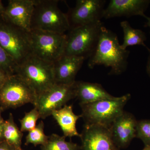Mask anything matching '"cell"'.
Listing matches in <instances>:
<instances>
[{
    "instance_id": "obj_1",
    "label": "cell",
    "mask_w": 150,
    "mask_h": 150,
    "mask_svg": "<svg viewBox=\"0 0 150 150\" xmlns=\"http://www.w3.org/2000/svg\"><path fill=\"white\" fill-rule=\"evenodd\" d=\"M129 54L130 51L121 48L116 34L103 25L88 66L93 69L103 65L110 68L109 75H121L127 69Z\"/></svg>"
},
{
    "instance_id": "obj_2",
    "label": "cell",
    "mask_w": 150,
    "mask_h": 150,
    "mask_svg": "<svg viewBox=\"0 0 150 150\" xmlns=\"http://www.w3.org/2000/svg\"><path fill=\"white\" fill-rule=\"evenodd\" d=\"M31 30L65 34L70 28L67 14L58 7L57 0H34Z\"/></svg>"
},
{
    "instance_id": "obj_3",
    "label": "cell",
    "mask_w": 150,
    "mask_h": 150,
    "mask_svg": "<svg viewBox=\"0 0 150 150\" xmlns=\"http://www.w3.org/2000/svg\"><path fill=\"white\" fill-rule=\"evenodd\" d=\"M0 46L18 66L33 55L30 31L0 19Z\"/></svg>"
},
{
    "instance_id": "obj_4",
    "label": "cell",
    "mask_w": 150,
    "mask_h": 150,
    "mask_svg": "<svg viewBox=\"0 0 150 150\" xmlns=\"http://www.w3.org/2000/svg\"><path fill=\"white\" fill-rule=\"evenodd\" d=\"M131 97V94L128 93L115 99L80 105L81 116L85 124H98L109 128L124 111V108Z\"/></svg>"
},
{
    "instance_id": "obj_5",
    "label": "cell",
    "mask_w": 150,
    "mask_h": 150,
    "mask_svg": "<svg viewBox=\"0 0 150 150\" xmlns=\"http://www.w3.org/2000/svg\"><path fill=\"white\" fill-rule=\"evenodd\" d=\"M103 24L101 21L71 28L66 34L63 56H73L86 59L91 56L98 41Z\"/></svg>"
},
{
    "instance_id": "obj_6",
    "label": "cell",
    "mask_w": 150,
    "mask_h": 150,
    "mask_svg": "<svg viewBox=\"0 0 150 150\" xmlns=\"http://www.w3.org/2000/svg\"><path fill=\"white\" fill-rule=\"evenodd\" d=\"M16 74L29 84L37 96L56 83L54 64L41 60L33 54L18 66Z\"/></svg>"
},
{
    "instance_id": "obj_7",
    "label": "cell",
    "mask_w": 150,
    "mask_h": 150,
    "mask_svg": "<svg viewBox=\"0 0 150 150\" xmlns=\"http://www.w3.org/2000/svg\"><path fill=\"white\" fill-rule=\"evenodd\" d=\"M37 97L35 91L18 74L9 76L0 88V106L5 110L29 103L34 105Z\"/></svg>"
},
{
    "instance_id": "obj_8",
    "label": "cell",
    "mask_w": 150,
    "mask_h": 150,
    "mask_svg": "<svg viewBox=\"0 0 150 150\" xmlns=\"http://www.w3.org/2000/svg\"><path fill=\"white\" fill-rule=\"evenodd\" d=\"M30 34L33 54L38 58L54 64L64 55L66 34L31 30Z\"/></svg>"
},
{
    "instance_id": "obj_9",
    "label": "cell",
    "mask_w": 150,
    "mask_h": 150,
    "mask_svg": "<svg viewBox=\"0 0 150 150\" xmlns=\"http://www.w3.org/2000/svg\"><path fill=\"white\" fill-rule=\"evenodd\" d=\"M75 82L71 84L56 83L37 96L34 105L38 110L40 118L44 119L51 115L54 111L62 108L76 98Z\"/></svg>"
},
{
    "instance_id": "obj_10",
    "label": "cell",
    "mask_w": 150,
    "mask_h": 150,
    "mask_svg": "<svg viewBox=\"0 0 150 150\" xmlns=\"http://www.w3.org/2000/svg\"><path fill=\"white\" fill-rule=\"evenodd\" d=\"M104 0H78L67 14L70 29L101 21L105 9Z\"/></svg>"
},
{
    "instance_id": "obj_11",
    "label": "cell",
    "mask_w": 150,
    "mask_h": 150,
    "mask_svg": "<svg viewBox=\"0 0 150 150\" xmlns=\"http://www.w3.org/2000/svg\"><path fill=\"white\" fill-rule=\"evenodd\" d=\"M80 138L81 150H121L114 144L109 128L102 125L85 124Z\"/></svg>"
},
{
    "instance_id": "obj_12",
    "label": "cell",
    "mask_w": 150,
    "mask_h": 150,
    "mask_svg": "<svg viewBox=\"0 0 150 150\" xmlns=\"http://www.w3.org/2000/svg\"><path fill=\"white\" fill-rule=\"evenodd\" d=\"M34 7V0H10L1 15V19L15 26L30 31Z\"/></svg>"
},
{
    "instance_id": "obj_13",
    "label": "cell",
    "mask_w": 150,
    "mask_h": 150,
    "mask_svg": "<svg viewBox=\"0 0 150 150\" xmlns=\"http://www.w3.org/2000/svg\"><path fill=\"white\" fill-rule=\"evenodd\" d=\"M137 123L134 115L125 111L112 123L109 129L112 140L118 149L128 147L136 137Z\"/></svg>"
},
{
    "instance_id": "obj_14",
    "label": "cell",
    "mask_w": 150,
    "mask_h": 150,
    "mask_svg": "<svg viewBox=\"0 0 150 150\" xmlns=\"http://www.w3.org/2000/svg\"><path fill=\"white\" fill-rule=\"evenodd\" d=\"M150 3L149 0H111L107 8H105L103 18L129 17L134 16L145 17V11Z\"/></svg>"
},
{
    "instance_id": "obj_15",
    "label": "cell",
    "mask_w": 150,
    "mask_h": 150,
    "mask_svg": "<svg viewBox=\"0 0 150 150\" xmlns=\"http://www.w3.org/2000/svg\"><path fill=\"white\" fill-rule=\"evenodd\" d=\"M85 59L73 56H63L54 64V72L56 83L71 84Z\"/></svg>"
},
{
    "instance_id": "obj_16",
    "label": "cell",
    "mask_w": 150,
    "mask_h": 150,
    "mask_svg": "<svg viewBox=\"0 0 150 150\" xmlns=\"http://www.w3.org/2000/svg\"><path fill=\"white\" fill-rule=\"evenodd\" d=\"M75 90L76 98L79 100L80 105L116 98L108 93L101 85L98 83L76 81Z\"/></svg>"
},
{
    "instance_id": "obj_17",
    "label": "cell",
    "mask_w": 150,
    "mask_h": 150,
    "mask_svg": "<svg viewBox=\"0 0 150 150\" xmlns=\"http://www.w3.org/2000/svg\"><path fill=\"white\" fill-rule=\"evenodd\" d=\"M51 115L59 124L64 137H80L81 134L77 130L76 124L81 116L74 113L72 105H66L62 108L54 111Z\"/></svg>"
},
{
    "instance_id": "obj_18",
    "label": "cell",
    "mask_w": 150,
    "mask_h": 150,
    "mask_svg": "<svg viewBox=\"0 0 150 150\" xmlns=\"http://www.w3.org/2000/svg\"><path fill=\"white\" fill-rule=\"evenodd\" d=\"M120 24L123 33V41L121 45V48L126 50L129 46L141 45L146 47L149 51L145 43L146 37L144 32L141 30L133 28L126 21L121 22Z\"/></svg>"
},
{
    "instance_id": "obj_19",
    "label": "cell",
    "mask_w": 150,
    "mask_h": 150,
    "mask_svg": "<svg viewBox=\"0 0 150 150\" xmlns=\"http://www.w3.org/2000/svg\"><path fill=\"white\" fill-rule=\"evenodd\" d=\"M23 133L19 129L14 120L13 116L10 113L7 120L4 122V136L5 141L16 150H21Z\"/></svg>"
},
{
    "instance_id": "obj_20",
    "label": "cell",
    "mask_w": 150,
    "mask_h": 150,
    "mask_svg": "<svg viewBox=\"0 0 150 150\" xmlns=\"http://www.w3.org/2000/svg\"><path fill=\"white\" fill-rule=\"evenodd\" d=\"M66 137L58 134L49 136L48 142L41 146V150H80L81 146L72 142H67Z\"/></svg>"
},
{
    "instance_id": "obj_21",
    "label": "cell",
    "mask_w": 150,
    "mask_h": 150,
    "mask_svg": "<svg viewBox=\"0 0 150 150\" xmlns=\"http://www.w3.org/2000/svg\"><path fill=\"white\" fill-rule=\"evenodd\" d=\"M44 123L40 121L35 128L28 132L26 137L25 144H31L36 146L38 145L41 146L45 145L48 142L49 136L44 133Z\"/></svg>"
},
{
    "instance_id": "obj_22",
    "label": "cell",
    "mask_w": 150,
    "mask_h": 150,
    "mask_svg": "<svg viewBox=\"0 0 150 150\" xmlns=\"http://www.w3.org/2000/svg\"><path fill=\"white\" fill-rule=\"evenodd\" d=\"M18 66L0 46V70L10 76L16 74Z\"/></svg>"
},
{
    "instance_id": "obj_23",
    "label": "cell",
    "mask_w": 150,
    "mask_h": 150,
    "mask_svg": "<svg viewBox=\"0 0 150 150\" xmlns=\"http://www.w3.org/2000/svg\"><path fill=\"white\" fill-rule=\"evenodd\" d=\"M40 118L38 110L34 107L28 112H25L23 118L19 120L20 130L22 132H29L36 126L37 120Z\"/></svg>"
},
{
    "instance_id": "obj_24",
    "label": "cell",
    "mask_w": 150,
    "mask_h": 150,
    "mask_svg": "<svg viewBox=\"0 0 150 150\" xmlns=\"http://www.w3.org/2000/svg\"><path fill=\"white\" fill-rule=\"evenodd\" d=\"M136 137L142 140L145 146L150 147V119L137 121Z\"/></svg>"
},
{
    "instance_id": "obj_25",
    "label": "cell",
    "mask_w": 150,
    "mask_h": 150,
    "mask_svg": "<svg viewBox=\"0 0 150 150\" xmlns=\"http://www.w3.org/2000/svg\"><path fill=\"white\" fill-rule=\"evenodd\" d=\"M0 150H16L5 141L0 143Z\"/></svg>"
},
{
    "instance_id": "obj_26",
    "label": "cell",
    "mask_w": 150,
    "mask_h": 150,
    "mask_svg": "<svg viewBox=\"0 0 150 150\" xmlns=\"http://www.w3.org/2000/svg\"><path fill=\"white\" fill-rule=\"evenodd\" d=\"M9 76L6 73L0 70V88Z\"/></svg>"
},
{
    "instance_id": "obj_27",
    "label": "cell",
    "mask_w": 150,
    "mask_h": 150,
    "mask_svg": "<svg viewBox=\"0 0 150 150\" xmlns=\"http://www.w3.org/2000/svg\"><path fill=\"white\" fill-rule=\"evenodd\" d=\"M4 121L2 123H0V143L5 141L4 136Z\"/></svg>"
},
{
    "instance_id": "obj_28",
    "label": "cell",
    "mask_w": 150,
    "mask_h": 150,
    "mask_svg": "<svg viewBox=\"0 0 150 150\" xmlns=\"http://www.w3.org/2000/svg\"><path fill=\"white\" fill-rule=\"evenodd\" d=\"M149 51H150V50H149ZM146 70L148 74H149V76H150V56H149V59H148L147 64Z\"/></svg>"
},
{
    "instance_id": "obj_29",
    "label": "cell",
    "mask_w": 150,
    "mask_h": 150,
    "mask_svg": "<svg viewBox=\"0 0 150 150\" xmlns=\"http://www.w3.org/2000/svg\"><path fill=\"white\" fill-rule=\"evenodd\" d=\"M4 110L5 109L3 107L0 106V123L4 122L5 121V120H4V118H3L2 116V113Z\"/></svg>"
},
{
    "instance_id": "obj_30",
    "label": "cell",
    "mask_w": 150,
    "mask_h": 150,
    "mask_svg": "<svg viewBox=\"0 0 150 150\" xmlns=\"http://www.w3.org/2000/svg\"><path fill=\"white\" fill-rule=\"evenodd\" d=\"M5 9V8L3 5L1 1H0V15L3 13Z\"/></svg>"
},
{
    "instance_id": "obj_31",
    "label": "cell",
    "mask_w": 150,
    "mask_h": 150,
    "mask_svg": "<svg viewBox=\"0 0 150 150\" xmlns=\"http://www.w3.org/2000/svg\"><path fill=\"white\" fill-rule=\"evenodd\" d=\"M144 18L147 20L146 23L145 24V26L150 28V17H149L146 16Z\"/></svg>"
},
{
    "instance_id": "obj_32",
    "label": "cell",
    "mask_w": 150,
    "mask_h": 150,
    "mask_svg": "<svg viewBox=\"0 0 150 150\" xmlns=\"http://www.w3.org/2000/svg\"><path fill=\"white\" fill-rule=\"evenodd\" d=\"M142 150H150V147L149 146H145V147Z\"/></svg>"
},
{
    "instance_id": "obj_33",
    "label": "cell",
    "mask_w": 150,
    "mask_h": 150,
    "mask_svg": "<svg viewBox=\"0 0 150 150\" xmlns=\"http://www.w3.org/2000/svg\"><path fill=\"white\" fill-rule=\"evenodd\" d=\"M23 150L22 149H21V150Z\"/></svg>"
}]
</instances>
